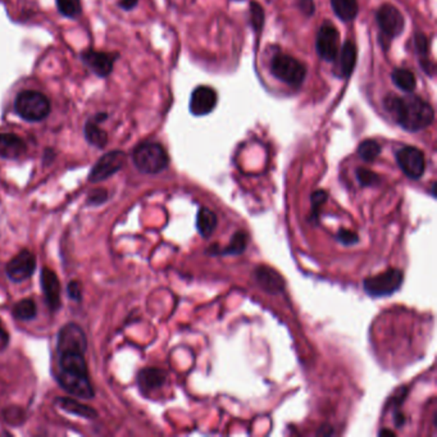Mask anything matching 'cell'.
<instances>
[{
	"label": "cell",
	"mask_w": 437,
	"mask_h": 437,
	"mask_svg": "<svg viewBox=\"0 0 437 437\" xmlns=\"http://www.w3.org/2000/svg\"><path fill=\"white\" fill-rule=\"evenodd\" d=\"M335 69H333V75L338 78H349L353 72V69L355 67V62H357V48L351 41H346L341 51H339L338 57L333 60Z\"/></svg>",
	"instance_id": "obj_16"
},
{
	"label": "cell",
	"mask_w": 437,
	"mask_h": 437,
	"mask_svg": "<svg viewBox=\"0 0 437 437\" xmlns=\"http://www.w3.org/2000/svg\"><path fill=\"white\" fill-rule=\"evenodd\" d=\"M218 220L214 212L208 208H200L196 214V228L198 233H200V236H203L204 239H208L213 235L214 230L217 228Z\"/></svg>",
	"instance_id": "obj_20"
},
{
	"label": "cell",
	"mask_w": 437,
	"mask_h": 437,
	"mask_svg": "<svg viewBox=\"0 0 437 437\" xmlns=\"http://www.w3.org/2000/svg\"><path fill=\"white\" fill-rule=\"evenodd\" d=\"M69 299L72 300L81 301L82 299V286L78 281H71L67 286Z\"/></svg>",
	"instance_id": "obj_33"
},
{
	"label": "cell",
	"mask_w": 437,
	"mask_h": 437,
	"mask_svg": "<svg viewBox=\"0 0 437 437\" xmlns=\"http://www.w3.org/2000/svg\"><path fill=\"white\" fill-rule=\"evenodd\" d=\"M10 342V336H8V332L5 331V329L3 327V323L0 322V350L7 348Z\"/></svg>",
	"instance_id": "obj_36"
},
{
	"label": "cell",
	"mask_w": 437,
	"mask_h": 437,
	"mask_svg": "<svg viewBox=\"0 0 437 437\" xmlns=\"http://www.w3.org/2000/svg\"><path fill=\"white\" fill-rule=\"evenodd\" d=\"M248 235L244 231H237L233 236L230 245L224 249H221L218 252H214L213 254H221V255H239L243 254L248 246Z\"/></svg>",
	"instance_id": "obj_24"
},
{
	"label": "cell",
	"mask_w": 437,
	"mask_h": 437,
	"mask_svg": "<svg viewBox=\"0 0 437 437\" xmlns=\"http://www.w3.org/2000/svg\"><path fill=\"white\" fill-rule=\"evenodd\" d=\"M385 107L394 116L399 126L409 132L422 131L431 126L435 119L434 108L412 93L407 97L389 95L385 99Z\"/></svg>",
	"instance_id": "obj_2"
},
{
	"label": "cell",
	"mask_w": 437,
	"mask_h": 437,
	"mask_svg": "<svg viewBox=\"0 0 437 437\" xmlns=\"http://www.w3.org/2000/svg\"><path fill=\"white\" fill-rule=\"evenodd\" d=\"M27 150L26 143L14 134H0V158L17 159Z\"/></svg>",
	"instance_id": "obj_17"
},
{
	"label": "cell",
	"mask_w": 437,
	"mask_h": 437,
	"mask_svg": "<svg viewBox=\"0 0 437 437\" xmlns=\"http://www.w3.org/2000/svg\"><path fill=\"white\" fill-rule=\"evenodd\" d=\"M167 373L163 369L145 368L140 370L137 376V383L143 391H153L165 385Z\"/></svg>",
	"instance_id": "obj_19"
},
{
	"label": "cell",
	"mask_w": 437,
	"mask_h": 437,
	"mask_svg": "<svg viewBox=\"0 0 437 437\" xmlns=\"http://www.w3.org/2000/svg\"><path fill=\"white\" fill-rule=\"evenodd\" d=\"M327 193L323 191V190H318L316 191L314 194L311 195V214L317 217L318 211H320V206L323 205V203H326L327 200Z\"/></svg>",
	"instance_id": "obj_30"
},
{
	"label": "cell",
	"mask_w": 437,
	"mask_h": 437,
	"mask_svg": "<svg viewBox=\"0 0 437 437\" xmlns=\"http://www.w3.org/2000/svg\"><path fill=\"white\" fill-rule=\"evenodd\" d=\"M126 163V154L121 150L109 152L102 156L97 162V165L93 167V169L88 174L90 182H102L109 177L116 175L117 172Z\"/></svg>",
	"instance_id": "obj_9"
},
{
	"label": "cell",
	"mask_w": 437,
	"mask_h": 437,
	"mask_svg": "<svg viewBox=\"0 0 437 437\" xmlns=\"http://www.w3.org/2000/svg\"><path fill=\"white\" fill-rule=\"evenodd\" d=\"M336 239H338L339 243L344 244V245H346V246L354 245V244L358 243V240H359V237H358L357 233L349 231V230H344V228L339 231Z\"/></svg>",
	"instance_id": "obj_31"
},
{
	"label": "cell",
	"mask_w": 437,
	"mask_h": 437,
	"mask_svg": "<svg viewBox=\"0 0 437 437\" xmlns=\"http://www.w3.org/2000/svg\"><path fill=\"white\" fill-rule=\"evenodd\" d=\"M14 110L27 122H39L50 113V102L39 91L25 90L16 97Z\"/></svg>",
	"instance_id": "obj_4"
},
{
	"label": "cell",
	"mask_w": 437,
	"mask_h": 437,
	"mask_svg": "<svg viewBox=\"0 0 437 437\" xmlns=\"http://www.w3.org/2000/svg\"><path fill=\"white\" fill-rule=\"evenodd\" d=\"M379 435H394L392 432H390V431H382Z\"/></svg>",
	"instance_id": "obj_38"
},
{
	"label": "cell",
	"mask_w": 437,
	"mask_h": 437,
	"mask_svg": "<svg viewBox=\"0 0 437 437\" xmlns=\"http://www.w3.org/2000/svg\"><path fill=\"white\" fill-rule=\"evenodd\" d=\"M273 76L292 88H299L307 76L305 66L290 56L279 54L271 62Z\"/></svg>",
	"instance_id": "obj_5"
},
{
	"label": "cell",
	"mask_w": 437,
	"mask_h": 437,
	"mask_svg": "<svg viewBox=\"0 0 437 437\" xmlns=\"http://www.w3.org/2000/svg\"><path fill=\"white\" fill-rule=\"evenodd\" d=\"M217 93L209 86H199L195 88L190 99V112L194 116H206L217 106Z\"/></svg>",
	"instance_id": "obj_13"
},
{
	"label": "cell",
	"mask_w": 437,
	"mask_h": 437,
	"mask_svg": "<svg viewBox=\"0 0 437 437\" xmlns=\"http://www.w3.org/2000/svg\"><path fill=\"white\" fill-rule=\"evenodd\" d=\"M331 5L335 14L344 22L354 20L359 10L357 0H331Z\"/></svg>",
	"instance_id": "obj_22"
},
{
	"label": "cell",
	"mask_w": 437,
	"mask_h": 437,
	"mask_svg": "<svg viewBox=\"0 0 437 437\" xmlns=\"http://www.w3.org/2000/svg\"><path fill=\"white\" fill-rule=\"evenodd\" d=\"M107 190L104 189H99L91 191L88 196V205H100L103 204L107 200Z\"/></svg>",
	"instance_id": "obj_32"
},
{
	"label": "cell",
	"mask_w": 437,
	"mask_h": 437,
	"mask_svg": "<svg viewBox=\"0 0 437 437\" xmlns=\"http://www.w3.org/2000/svg\"><path fill=\"white\" fill-rule=\"evenodd\" d=\"M86 348V335L76 323H69L59 330L56 379L69 395L93 399L95 392L88 377L85 360Z\"/></svg>",
	"instance_id": "obj_1"
},
{
	"label": "cell",
	"mask_w": 437,
	"mask_h": 437,
	"mask_svg": "<svg viewBox=\"0 0 437 437\" xmlns=\"http://www.w3.org/2000/svg\"><path fill=\"white\" fill-rule=\"evenodd\" d=\"M254 279L264 292L270 294H280L285 289V281L281 274L271 267L259 265L254 271Z\"/></svg>",
	"instance_id": "obj_14"
},
{
	"label": "cell",
	"mask_w": 437,
	"mask_h": 437,
	"mask_svg": "<svg viewBox=\"0 0 437 437\" xmlns=\"http://www.w3.org/2000/svg\"><path fill=\"white\" fill-rule=\"evenodd\" d=\"M357 178H358L359 184L362 186H366V187L375 186L379 182V175L372 172L370 169H367V168H358L357 169Z\"/></svg>",
	"instance_id": "obj_29"
},
{
	"label": "cell",
	"mask_w": 437,
	"mask_h": 437,
	"mask_svg": "<svg viewBox=\"0 0 437 437\" xmlns=\"http://www.w3.org/2000/svg\"><path fill=\"white\" fill-rule=\"evenodd\" d=\"M397 162L404 175L410 180H419L426 169L425 154L414 146H404L397 153Z\"/></svg>",
	"instance_id": "obj_8"
},
{
	"label": "cell",
	"mask_w": 437,
	"mask_h": 437,
	"mask_svg": "<svg viewBox=\"0 0 437 437\" xmlns=\"http://www.w3.org/2000/svg\"><path fill=\"white\" fill-rule=\"evenodd\" d=\"M137 4V0H121L119 3V7L123 8V10H132Z\"/></svg>",
	"instance_id": "obj_37"
},
{
	"label": "cell",
	"mask_w": 437,
	"mask_h": 437,
	"mask_svg": "<svg viewBox=\"0 0 437 437\" xmlns=\"http://www.w3.org/2000/svg\"><path fill=\"white\" fill-rule=\"evenodd\" d=\"M57 404L60 409L67 412L69 414L78 416V417L88 418V419H95L97 417V410L90 408L88 405L78 403V400L69 398L57 399Z\"/></svg>",
	"instance_id": "obj_21"
},
{
	"label": "cell",
	"mask_w": 437,
	"mask_h": 437,
	"mask_svg": "<svg viewBox=\"0 0 437 437\" xmlns=\"http://www.w3.org/2000/svg\"><path fill=\"white\" fill-rule=\"evenodd\" d=\"M340 34L331 23H323L317 34L316 49L318 56L326 62H333L339 54Z\"/></svg>",
	"instance_id": "obj_10"
},
{
	"label": "cell",
	"mask_w": 437,
	"mask_h": 437,
	"mask_svg": "<svg viewBox=\"0 0 437 437\" xmlns=\"http://www.w3.org/2000/svg\"><path fill=\"white\" fill-rule=\"evenodd\" d=\"M134 165L146 175H156L165 171L169 163V158L165 147L158 143H143L137 145L132 153Z\"/></svg>",
	"instance_id": "obj_3"
},
{
	"label": "cell",
	"mask_w": 437,
	"mask_h": 437,
	"mask_svg": "<svg viewBox=\"0 0 437 437\" xmlns=\"http://www.w3.org/2000/svg\"><path fill=\"white\" fill-rule=\"evenodd\" d=\"M428 41L423 35H417L416 36V47L421 54H426L427 51Z\"/></svg>",
	"instance_id": "obj_35"
},
{
	"label": "cell",
	"mask_w": 437,
	"mask_h": 437,
	"mask_svg": "<svg viewBox=\"0 0 437 437\" xmlns=\"http://www.w3.org/2000/svg\"><path fill=\"white\" fill-rule=\"evenodd\" d=\"M391 78H392V82L404 93H408V94L413 93L416 88V78L409 69H394Z\"/></svg>",
	"instance_id": "obj_23"
},
{
	"label": "cell",
	"mask_w": 437,
	"mask_h": 437,
	"mask_svg": "<svg viewBox=\"0 0 437 437\" xmlns=\"http://www.w3.org/2000/svg\"><path fill=\"white\" fill-rule=\"evenodd\" d=\"M404 281V273L398 268H390L377 276H372L363 282L364 292L372 298L390 296L398 292Z\"/></svg>",
	"instance_id": "obj_6"
},
{
	"label": "cell",
	"mask_w": 437,
	"mask_h": 437,
	"mask_svg": "<svg viewBox=\"0 0 437 437\" xmlns=\"http://www.w3.org/2000/svg\"><path fill=\"white\" fill-rule=\"evenodd\" d=\"M299 7L305 16H311L314 13L313 0H299Z\"/></svg>",
	"instance_id": "obj_34"
},
{
	"label": "cell",
	"mask_w": 437,
	"mask_h": 437,
	"mask_svg": "<svg viewBox=\"0 0 437 437\" xmlns=\"http://www.w3.org/2000/svg\"><path fill=\"white\" fill-rule=\"evenodd\" d=\"M36 270V257L27 249L21 250L20 253L10 259L5 272L13 282H22L29 279Z\"/></svg>",
	"instance_id": "obj_11"
},
{
	"label": "cell",
	"mask_w": 437,
	"mask_h": 437,
	"mask_svg": "<svg viewBox=\"0 0 437 437\" xmlns=\"http://www.w3.org/2000/svg\"><path fill=\"white\" fill-rule=\"evenodd\" d=\"M41 287L49 308L53 311L60 308V283L54 271L44 268L41 272Z\"/></svg>",
	"instance_id": "obj_15"
},
{
	"label": "cell",
	"mask_w": 437,
	"mask_h": 437,
	"mask_svg": "<svg viewBox=\"0 0 437 437\" xmlns=\"http://www.w3.org/2000/svg\"><path fill=\"white\" fill-rule=\"evenodd\" d=\"M376 20L379 23L381 35L385 38L386 43L398 38L405 27V21L398 8L391 4H383L376 14Z\"/></svg>",
	"instance_id": "obj_7"
},
{
	"label": "cell",
	"mask_w": 437,
	"mask_h": 437,
	"mask_svg": "<svg viewBox=\"0 0 437 437\" xmlns=\"http://www.w3.org/2000/svg\"><path fill=\"white\" fill-rule=\"evenodd\" d=\"M106 118H107L106 113L97 115V117L91 118L90 121L86 122L85 130H84L88 143H90L91 145L97 146L99 149H103L108 143L107 132L99 127V122L104 121Z\"/></svg>",
	"instance_id": "obj_18"
},
{
	"label": "cell",
	"mask_w": 437,
	"mask_h": 437,
	"mask_svg": "<svg viewBox=\"0 0 437 437\" xmlns=\"http://www.w3.org/2000/svg\"><path fill=\"white\" fill-rule=\"evenodd\" d=\"M250 22L254 29L258 32L262 29L264 25V10L257 1H253L250 4Z\"/></svg>",
	"instance_id": "obj_28"
},
{
	"label": "cell",
	"mask_w": 437,
	"mask_h": 437,
	"mask_svg": "<svg viewBox=\"0 0 437 437\" xmlns=\"http://www.w3.org/2000/svg\"><path fill=\"white\" fill-rule=\"evenodd\" d=\"M81 58L95 75L100 78H106L113 71L117 56L107 51H97V50L88 49L82 53Z\"/></svg>",
	"instance_id": "obj_12"
},
{
	"label": "cell",
	"mask_w": 437,
	"mask_h": 437,
	"mask_svg": "<svg viewBox=\"0 0 437 437\" xmlns=\"http://www.w3.org/2000/svg\"><path fill=\"white\" fill-rule=\"evenodd\" d=\"M381 154V145L376 140H366L363 143H360L358 147V156L364 161V162H373L379 158Z\"/></svg>",
	"instance_id": "obj_26"
},
{
	"label": "cell",
	"mask_w": 437,
	"mask_h": 437,
	"mask_svg": "<svg viewBox=\"0 0 437 437\" xmlns=\"http://www.w3.org/2000/svg\"><path fill=\"white\" fill-rule=\"evenodd\" d=\"M12 313L20 321H31L36 317L38 307H36L35 301L31 300V299H23V300L19 301L13 307Z\"/></svg>",
	"instance_id": "obj_25"
},
{
	"label": "cell",
	"mask_w": 437,
	"mask_h": 437,
	"mask_svg": "<svg viewBox=\"0 0 437 437\" xmlns=\"http://www.w3.org/2000/svg\"><path fill=\"white\" fill-rule=\"evenodd\" d=\"M57 7L59 12L69 19H75L82 12L80 0H57Z\"/></svg>",
	"instance_id": "obj_27"
}]
</instances>
